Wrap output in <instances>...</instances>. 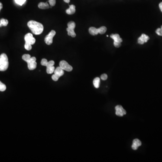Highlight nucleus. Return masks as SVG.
I'll return each instance as SVG.
<instances>
[{"instance_id":"nucleus-1","label":"nucleus","mask_w":162,"mask_h":162,"mask_svg":"<svg viewBox=\"0 0 162 162\" xmlns=\"http://www.w3.org/2000/svg\"><path fill=\"white\" fill-rule=\"evenodd\" d=\"M28 26L32 33L35 35L41 34L44 30L43 25L35 21H29L28 23Z\"/></svg>"},{"instance_id":"nucleus-2","label":"nucleus","mask_w":162,"mask_h":162,"mask_svg":"<svg viewBox=\"0 0 162 162\" xmlns=\"http://www.w3.org/2000/svg\"><path fill=\"white\" fill-rule=\"evenodd\" d=\"M9 61L7 56L6 54H2L0 56V71H5L7 69Z\"/></svg>"},{"instance_id":"nucleus-3","label":"nucleus","mask_w":162,"mask_h":162,"mask_svg":"<svg viewBox=\"0 0 162 162\" xmlns=\"http://www.w3.org/2000/svg\"><path fill=\"white\" fill-rule=\"evenodd\" d=\"M68 28L66 30L68 32V35L72 37H75L76 36V34L74 32V29L76 27V24L73 21H70L67 24Z\"/></svg>"},{"instance_id":"nucleus-4","label":"nucleus","mask_w":162,"mask_h":162,"mask_svg":"<svg viewBox=\"0 0 162 162\" xmlns=\"http://www.w3.org/2000/svg\"><path fill=\"white\" fill-rule=\"evenodd\" d=\"M26 62L28 63V69L30 70H33L36 68L37 63L36 62V58L35 57H31L27 60Z\"/></svg>"},{"instance_id":"nucleus-5","label":"nucleus","mask_w":162,"mask_h":162,"mask_svg":"<svg viewBox=\"0 0 162 162\" xmlns=\"http://www.w3.org/2000/svg\"><path fill=\"white\" fill-rule=\"evenodd\" d=\"M56 34V32L55 31L52 30L50 31V33L45 37V42L47 45H50L53 42V38Z\"/></svg>"},{"instance_id":"nucleus-6","label":"nucleus","mask_w":162,"mask_h":162,"mask_svg":"<svg viewBox=\"0 0 162 162\" xmlns=\"http://www.w3.org/2000/svg\"><path fill=\"white\" fill-rule=\"evenodd\" d=\"M60 67L63 70L68 72H71L73 70V67L72 66L69 65L65 60H62L60 62Z\"/></svg>"},{"instance_id":"nucleus-7","label":"nucleus","mask_w":162,"mask_h":162,"mask_svg":"<svg viewBox=\"0 0 162 162\" xmlns=\"http://www.w3.org/2000/svg\"><path fill=\"white\" fill-rule=\"evenodd\" d=\"M24 40L25 41V43L29 44L30 45H34L35 43L36 39L33 37V35L32 34L28 33L26 34L24 37Z\"/></svg>"},{"instance_id":"nucleus-8","label":"nucleus","mask_w":162,"mask_h":162,"mask_svg":"<svg viewBox=\"0 0 162 162\" xmlns=\"http://www.w3.org/2000/svg\"><path fill=\"white\" fill-rule=\"evenodd\" d=\"M116 114L117 116H120V117H122L124 115H125L127 114V112L126 111V110L123 109V107L121 105H117L116 106Z\"/></svg>"},{"instance_id":"nucleus-9","label":"nucleus","mask_w":162,"mask_h":162,"mask_svg":"<svg viewBox=\"0 0 162 162\" xmlns=\"http://www.w3.org/2000/svg\"><path fill=\"white\" fill-rule=\"evenodd\" d=\"M149 39V37L148 36L145 35V34H142V36L139 37L138 39V43L139 44L143 45L144 43L147 42Z\"/></svg>"},{"instance_id":"nucleus-10","label":"nucleus","mask_w":162,"mask_h":162,"mask_svg":"<svg viewBox=\"0 0 162 162\" xmlns=\"http://www.w3.org/2000/svg\"><path fill=\"white\" fill-rule=\"evenodd\" d=\"M141 145H142V142L138 139H136L133 141L132 147V149L136 150L138 149V147Z\"/></svg>"},{"instance_id":"nucleus-11","label":"nucleus","mask_w":162,"mask_h":162,"mask_svg":"<svg viewBox=\"0 0 162 162\" xmlns=\"http://www.w3.org/2000/svg\"><path fill=\"white\" fill-rule=\"evenodd\" d=\"M110 37L114 40V41L118 42H122L123 41V39L120 37V36L118 34H112L110 35Z\"/></svg>"},{"instance_id":"nucleus-12","label":"nucleus","mask_w":162,"mask_h":162,"mask_svg":"<svg viewBox=\"0 0 162 162\" xmlns=\"http://www.w3.org/2000/svg\"><path fill=\"white\" fill-rule=\"evenodd\" d=\"M76 12V7L75 6L73 5H71L69 6V9L66 10V12L68 15H73Z\"/></svg>"},{"instance_id":"nucleus-13","label":"nucleus","mask_w":162,"mask_h":162,"mask_svg":"<svg viewBox=\"0 0 162 162\" xmlns=\"http://www.w3.org/2000/svg\"><path fill=\"white\" fill-rule=\"evenodd\" d=\"M54 74L57 75L59 77H60L64 74V71L63 69H62L60 67H58L55 70Z\"/></svg>"},{"instance_id":"nucleus-14","label":"nucleus","mask_w":162,"mask_h":162,"mask_svg":"<svg viewBox=\"0 0 162 162\" xmlns=\"http://www.w3.org/2000/svg\"><path fill=\"white\" fill-rule=\"evenodd\" d=\"M38 7L41 9H47L50 8V6L47 2H40L39 3Z\"/></svg>"},{"instance_id":"nucleus-15","label":"nucleus","mask_w":162,"mask_h":162,"mask_svg":"<svg viewBox=\"0 0 162 162\" xmlns=\"http://www.w3.org/2000/svg\"><path fill=\"white\" fill-rule=\"evenodd\" d=\"M89 32L91 35L93 36L99 34L97 28H95L93 27H91L89 29Z\"/></svg>"},{"instance_id":"nucleus-16","label":"nucleus","mask_w":162,"mask_h":162,"mask_svg":"<svg viewBox=\"0 0 162 162\" xmlns=\"http://www.w3.org/2000/svg\"><path fill=\"white\" fill-rule=\"evenodd\" d=\"M93 85L96 88H98L100 87V78L97 77L93 80Z\"/></svg>"},{"instance_id":"nucleus-17","label":"nucleus","mask_w":162,"mask_h":162,"mask_svg":"<svg viewBox=\"0 0 162 162\" xmlns=\"http://www.w3.org/2000/svg\"><path fill=\"white\" fill-rule=\"evenodd\" d=\"M97 29H98V33L101 34H105L107 31V28L105 26H102L100 28H97Z\"/></svg>"},{"instance_id":"nucleus-18","label":"nucleus","mask_w":162,"mask_h":162,"mask_svg":"<svg viewBox=\"0 0 162 162\" xmlns=\"http://www.w3.org/2000/svg\"><path fill=\"white\" fill-rule=\"evenodd\" d=\"M47 72L48 74H52L54 72L55 68L54 66H51L47 67Z\"/></svg>"},{"instance_id":"nucleus-19","label":"nucleus","mask_w":162,"mask_h":162,"mask_svg":"<svg viewBox=\"0 0 162 162\" xmlns=\"http://www.w3.org/2000/svg\"><path fill=\"white\" fill-rule=\"evenodd\" d=\"M0 22L1 23V24H2V26H6L8 24V21L6 19H1Z\"/></svg>"},{"instance_id":"nucleus-20","label":"nucleus","mask_w":162,"mask_h":162,"mask_svg":"<svg viewBox=\"0 0 162 162\" xmlns=\"http://www.w3.org/2000/svg\"><path fill=\"white\" fill-rule=\"evenodd\" d=\"M6 89V85L0 81V91H5Z\"/></svg>"},{"instance_id":"nucleus-21","label":"nucleus","mask_w":162,"mask_h":162,"mask_svg":"<svg viewBox=\"0 0 162 162\" xmlns=\"http://www.w3.org/2000/svg\"><path fill=\"white\" fill-rule=\"evenodd\" d=\"M16 3L18 4L20 6H22L25 2H26V0H15Z\"/></svg>"},{"instance_id":"nucleus-22","label":"nucleus","mask_w":162,"mask_h":162,"mask_svg":"<svg viewBox=\"0 0 162 162\" xmlns=\"http://www.w3.org/2000/svg\"><path fill=\"white\" fill-rule=\"evenodd\" d=\"M31 57L30 56V55L29 54H24L22 56L23 60H24L25 61H26L27 60H28L29 58H31Z\"/></svg>"},{"instance_id":"nucleus-23","label":"nucleus","mask_w":162,"mask_h":162,"mask_svg":"<svg viewBox=\"0 0 162 162\" xmlns=\"http://www.w3.org/2000/svg\"><path fill=\"white\" fill-rule=\"evenodd\" d=\"M24 48L26 50H30L32 48V45L29 44H27V43H25Z\"/></svg>"},{"instance_id":"nucleus-24","label":"nucleus","mask_w":162,"mask_h":162,"mask_svg":"<svg viewBox=\"0 0 162 162\" xmlns=\"http://www.w3.org/2000/svg\"><path fill=\"white\" fill-rule=\"evenodd\" d=\"M155 32L158 35L162 36V25L161 28H157Z\"/></svg>"},{"instance_id":"nucleus-25","label":"nucleus","mask_w":162,"mask_h":162,"mask_svg":"<svg viewBox=\"0 0 162 162\" xmlns=\"http://www.w3.org/2000/svg\"><path fill=\"white\" fill-rule=\"evenodd\" d=\"M48 61H47V60H46V59H43L42 60H41V65L45 66L47 67V64H48Z\"/></svg>"},{"instance_id":"nucleus-26","label":"nucleus","mask_w":162,"mask_h":162,"mask_svg":"<svg viewBox=\"0 0 162 162\" xmlns=\"http://www.w3.org/2000/svg\"><path fill=\"white\" fill-rule=\"evenodd\" d=\"M48 2L51 6H54L56 4V0H49Z\"/></svg>"},{"instance_id":"nucleus-27","label":"nucleus","mask_w":162,"mask_h":162,"mask_svg":"<svg viewBox=\"0 0 162 162\" xmlns=\"http://www.w3.org/2000/svg\"><path fill=\"white\" fill-rule=\"evenodd\" d=\"M60 78V77L55 74H54L52 76V80H54V81H57Z\"/></svg>"},{"instance_id":"nucleus-28","label":"nucleus","mask_w":162,"mask_h":162,"mask_svg":"<svg viewBox=\"0 0 162 162\" xmlns=\"http://www.w3.org/2000/svg\"><path fill=\"white\" fill-rule=\"evenodd\" d=\"M114 47L117 48H119L121 46V42H115V41H114Z\"/></svg>"},{"instance_id":"nucleus-29","label":"nucleus","mask_w":162,"mask_h":162,"mask_svg":"<svg viewBox=\"0 0 162 162\" xmlns=\"http://www.w3.org/2000/svg\"><path fill=\"white\" fill-rule=\"evenodd\" d=\"M101 79L102 80H106L108 78V76L106 74H103L101 75Z\"/></svg>"},{"instance_id":"nucleus-30","label":"nucleus","mask_w":162,"mask_h":162,"mask_svg":"<svg viewBox=\"0 0 162 162\" xmlns=\"http://www.w3.org/2000/svg\"><path fill=\"white\" fill-rule=\"evenodd\" d=\"M54 64H55V62L53 60H50L48 62V64L47 65V67L51 66H54Z\"/></svg>"},{"instance_id":"nucleus-31","label":"nucleus","mask_w":162,"mask_h":162,"mask_svg":"<svg viewBox=\"0 0 162 162\" xmlns=\"http://www.w3.org/2000/svg\"><path fill=\"white\" fill-rule=\"evenodd\" d=\"M159 7L161 11L162 12V2H161L160 4H159Z\"/></svg>"},{"instance_id":"nucleus-32","label":"nucleus","mask_w":162,"mask_h":162,"mask_svg":"<svg viewBox=\"0 0 162 162\" xmlns=\"http://www.w3.org/2000/svg\"><path fill=\"white\" fill-rule=\"evenodd\" d=\"M2 7H3V6H2V4L1 2H0V11L2 9Z\"/></svg>"},{"instance_id":"nucleus-33","label":"nucleus","mask_w":162,"mask_h":162,"mask_svg":"<svg viewBox=\"0 0 162 162\" xmlns=\"http://www.w3.org/2000/svg\"><path fill=\"white\" fill-rule=\"evenodd\" d=\"M63 1L67 3H69L70 2V0H63Z\"/></svg>"},{"instance_id":"nucleus-34","label":"nucleus","mask_w":162,"mask_h":162,"mask_svg":"<svg viewBox=\"0 0 162 162\" xmlns=\"http://www.w3.org/2000/svg\"><path fill=\"white\" fill-rule=\"evenodd\" d=\"M2 24H1V23L0 22V27H2Z\"/></svg>"}]
</instances>
